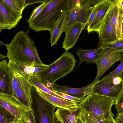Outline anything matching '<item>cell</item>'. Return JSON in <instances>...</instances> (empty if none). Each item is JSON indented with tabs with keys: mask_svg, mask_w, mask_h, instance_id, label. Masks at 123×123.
Returning <instances> with one entry per match:
<instances>
[{
	"mask_svg": "<svg viewBox=\"0 0 123 123\" xmlns=\"http://www.w3.org/2000/svg\"><path fill=\"white\" fill-rule=\"evenodd\" d=\"M31 95V109L33 111L36 123H56L55 112L57 107L41 97L34 87L32 86Z\"/></svg>",
	"mask_w": 123,
	"mask_h": 123,
	"instance_id": "obj_6",
	"label": "cell"
},
{
	"mask_svg": "<svg viewBox=\"0 0 123 123\" xmlns=\"http://www.w3.org/2000/svg\"><path fill=\"white\" fill-rule=\"evenodd\" d=\"M69 0H51L42 12L28 22L29 28L35 32L53 30L62 16L69 12Z\"/></svg>",
	"mask_w": 123,
	"mask_h": 123,
	"instance_id": "obj_3",
	"label": "cell"
},
{
	"mask_svg": "<svg viewBox=\"0 0 123 123\" xmlns=\"http://www.w3.org/2000/svg\"><path fill=\"white\" fill-rule=\"evenodd\" d=\"M86 25L79 22L74 23L66 34L62 43V48L68 51L73 47Z\"/></svg>",
	"mask_w": 123,
	"mask_h": 123,
	"instance_id": "obj_15",
	"label": "cell"
},
{
	"mask_svg": "<svg viewBox=\"0 0 123 123\" xmlns=\"http://www.w3.org/2000/svg\"><path fill=\"white\" fill-rule=\"evenodd\" d=\"M0 55H2V57H0V59L5 58L7 57L6 56L1 55V54H0Z\"/></svg>",
	"mask_w": 123,
	"mask_h": 123,
	"instance_id": "obj_39",
	"label": "cell"
},
{
	"mask_svg": "<svg viewBox=\"0 0 123 123\" xmlns=\"http://www.w3.org/2000/svg\"><path fill=\"white\" fill-rule=\"evenodd\" d=\"M76 62L73 55L66 50L37 77L42 83L52 91L56 81L70 72L74 69Z\"/></svg>",
	"mask_w": 123,
	"mask_h": 123,
	"instance_id": "obj_5",
	"label": "cell"
},
{
	"mask_svg": "<svg viewBox=\"0 0 123 123\" xmlns=\"http://www.w3.org/2000/svg\"><path fill=\"white\" fill-rule=\"evenodd\" d=\"M7 66L12 95L23 105L31 109L32 86L29 78L20 70L18 65L14 62L9 60Z\"/></svg>",
	"mask_w": 123,
	"mask_h": 123,
	"instance_id": "obj_4",
	"label": "cell"
},
{
	"mask_svg": "<svg viewBox=\"0 0 123 123\" xmlns=\"http://www.w3.org/2000/svg\"><path fill=\"white\" fill-rule=\"evenodd\" d=\"M76 123H84L79 115L77 119Z\"/></svg>",
	"mask_w": 123,
	"mask_h": 123,
	"instance_id": "obj_38",
	"label": "cell"
},
{
	"mask_svg": "<svg viewBox=\"0 0 123 123\" xmlns=\"http://www.w3.org/2000/svg\"><path fill=\"white\" fill-rule=\"evenodd\" d=\"M53 91L63 98L74 102L77 105L80 103L83 100L82 99L76 98L61 92L55 91Z\"/></svg>",
	"mask_w": 123,
	"mask_h": 123,
	"instance_id": "obj_31",
	"label": "cell"
},
{
	"mask_svg": "<svg viewBox=\"0 0 123 123\" xmlns=\"http://www.w3.org/2000/svg\"><path fill=\"white\" fill-rule=\"evenodd\" d=\"M123 59V52L120 53L111 49H105L99 57L94 62L97 65V71L92 83L94 84L97 82L113 65Z\"/></svg>",
	"mask_w": 123,
	"mask_h": 123,
	"instance_id": "obj_9",
	"label": "cell"
},
{
	"mask_svg": "<svg viewBox=\"0 0 123 123\" xmlns=\"http://www.w3.org/2000/svg\"><path fill=\"white\" fill-rule=\"evenodd\" d=\"M122 33L123 35V21L122 24Z\"/></svg>",
	"mask_w": 123,
	"mask_h": 123,
	"instance_id": "obj_40",
	"label": "cell"
},
{
	"mask_svg": "<svg viewBox=\"0 0 123 123\" xmlns=\"http://www.w3.org/2000/svg\"><path fill=\"white\" fill-rule=\"evenodd\" d=\"M106 123H116L113 117L106 120Z\"/></svg>",
	"mask_w": 123,
	"mask_h": 123,
	"instance_id": "obj_36",
	"label": "cell"
},
{
	"mask_svg": "<svg viewBox=\"0 0 123 123\" xmlns=\"http://www.w3.org/2000/svg\"><path fill=\"white\" fill-rule=\"evenodd\" d=\"M102 0H87L89 4L92 6L96 5Z\"/></svg>",
	"mask_w": 123,
	"mask_h": 123,
	"instance_id": "obj_34",
	"label": "cell"
},
{
	"mask_svg": "<svg viewBox=\"0 0 123 123\" xmlns=\"http://www.w3.org/2000/svg\"><path fill=\"white\" fill-rule=\"evenodd\" d=\"M112 0H102L100 3L98 10L94 19L90 26L87 28L88 33L92 32L93 29L101 20L107 12Z\"/></svg>",
	"mask_w": 123,
	"mask_h": 123,
	"instance_id": "obj_21",
	"label": "cell"
},
{
	"mask_svg": "<svg viewBox=\"0 0 123 123\" xmlns=\"http://www.w3.org/2000/svg\"><path fill=\"white\" fill-rule=\"evenodd\" d=\"M7 6L22 14L24 9L28 5L37 3V0H2Z\"/></svg>",
	"mask_w": 123,
	"mask_h": 123,
	"instance_id": "obj_22",
	"label": "cell"
},
{
	"mask_svg": "<svg viewBox=\"0 0 123 123\" xmlns=\"http://www.w3.org/2000/svg\"><path fill=\"white\" fill-rule=\"evenodd\" d=\"M22 18V14L12 9L0 0V32L4 29L16 27Z\"/></svg>",
	"mask_w": 123,
	"mask_h": 123,
	"instance_id": "obj_11",
	"label": "cell"
},
{
	"mask_svg": "<svg viewBox=\"0 0 123 123\" xmlns=\"http://www.w3.org/2000/svg\"><path fill=\"white\" fill-rule=\"evenodd\" d=\"M6 60L0 62V93L12 95V92Z\"/></svg>",
	"mask_w": 123,
	"mask_h": 123,
	"instance_id": "obj_19",
	"label": "cell"
},
{
	"mask_svg": "<svg viewBox=\"0 0 123 123\" xmlns=\"http://www.w3.org/2000/svg\"><path fill=\"white\" fill-rule=\"evenodd\" d=\"M20 123H36L35 116L32 109L25 112Z\"/></svg>",
	"mask_w": 123,
	"mask_h": 123,
	"instance_id": "obj_28",
	"label": "cell"
},
{
	"mask_svg": "<svg viewBox=\"0 0 123 123\" xmlns=\"http://www.w3.org/2000/svg\"><path fill=\"white\" fill-rule=\"evenodd\" d=\"M110 20L114 32L117 39L122 38V26L123 12L117 4L116 0H113Z\"/></svg>",
	"mask_w": 123,
	"mask_h": 123,
	"instance_id": "obj_13",
	"label": "cell"
},
{
	"mask_svg": "<svg viewBox=\"0 0 123 123\" xmlns=\"http://www.w3.org/2000/svg\"><path fill=\"white\" fill-rule=\"evenodd\" d=\"M21 122V120L16 118L13 121H12L9 123H20Z\"/></svg>",
	"mask_w": 123,
	"mask_h": 123,
	"instance_id": "obj_37",
	"label": "cell"
},
{
	"mask_svg": "<svg viewBox=\"0 0 123 123\" xmlns=\"http://www.w3.org/2000/svg\"><path fill=\"white\" fill-rule=\"evenodd\" d=\"M112 1L105 14L92 30L98 34L99 44L117 40L111 24L110 16L112 6Z\"/></svg>",
	"mask_w": 123,
	"mask_h": 123,
	"instance_id": "obj_10",
	"label": "cell"
},
{
	"mask_svg": "<svg viewBox=\"0 0 123 123\" xmlns=\"http://www.w3.org/2000/svg\"><path fill=\"white\" fill-rule=\"evenodd\" d=\"M123 72V59L121 61L120 64L113 71L108 75L103 77L101 79L107 80L121 74H122Z\"/></svg>",
	"mask_w": 123,
	"mask_h": 123,
	"instance_id": "obj_29",
	"label": "cell"
},
{
	"mask_svg": "<svg viewBox=\"0 0 123 123\" xmlns=\"http://www.w3.org/2000/svg\"><path fill=\"white\" fill-rule=\"evenodd\" d=\"M67 13L64 14L58 21L55 27L50 32V41L51 46L55 44H57V42L63 32L66 22Z\"/></svg>",
	"mask_w": 123,
	"mask_h": 123,
	"instance_id": "obj_20",
	"label": "cell"
},
{
	"mask_svg": "<svg viewBox=\"0 0 123 123\" xmlns=\"http://www.w3.org/2000/svg\"><path fill=\"white\" fill-rule=\"evenodd\" d=\"M17 118L9 111L0 105V123H9Z\"/></svg>",
	"mask_w": 123,
	"mask_h": 123,
	"instance_id": "obj_26",
	"label": "cell"
},
{
	"mask_svg": "<svg viewBox=\"0 0 123 123\" xmlns=\"http://www.w3.org/2000/svg\"><path fill=\"white\" fill-rule=\"evenodd\" d=\"M102 0L97 4L92 6V10L89 16L87 23V27H88L95 17L98 10L100 2Z\"/></svg>",
	"mask_w": 123,
	"mask_h": 123,
	"instance_id": "obj_32",
	"label": "cell"
},
{
	"mask_svg": "<svg viewBox=\"0 0 123 123\" xmlns=\"http://www.w3.org/2000/svg\"><path fill=\"white\" fill-rule=\"evenodd\" d=\"M69 12L67 13L63 31L66 34L75 23L86 25L92 9L87 0H69Z\"/></svg>",
	"mask_w": 123,
	"mask_h": 123,
	"instance_id": "obj_7",
	"label": "cell"
},
{
	"mask_svg": "<svg viewBox=\"0 0 123 123\" xmlns=\"http://www.w3.org/2000/svg\"><path fill=\"white\" fill-rule=\"evenodd\" d=\"M93 85L92 83L84 87L75 88L67 86L59 85L55 83L52 91L61 92L83 99L90 93Z\"/></svg>",
	"mask_w": 123,
	"mask_h": 123,
	"instance_id": "obj_14",
	"label": "cell"
},
{
	"mask_svg": "<svg viewBox=\"0 0 123 123\" xmlns=\"http://www.w3.org/2000/svg\"><path fill=\"white\" fill-rule=\"evenodd\" d=\"M115 100L91 92L77 105L79 115L84 123H97L113 117L111 111Z\"/></svg>",
	"mask_w": 123,
	"mask_h": 123,
	"instance_id": "obj_2",
	"label": "cell"
},
{
	"mask_svg": "<svg viewBox=\"0 0 123 123\" xmlns=\"http://www.w3.org/2000/svg\"><path fill=\"white\" fill-rule=\"evenodd\" d=\"M29 30L19 31L9 43H3L0 41V43L6 48V56L9 60L18 65H44L39 57L33 39L29 36Z\"/></svg>",
	"mask_w": 123,
	"mask_h": 123,
	"instance_id": "obj_1",
	"label": "cell"
},
{
	"mask_svg": "<svg viewBox=\"0 0 123 123\" xmlns=\"http://www.w3.org/2000/svg\"><path fill=\"white\" fill-rule=\"evenodd\" d=\"M0 105L21 120L23 116L29 109L23 105L12 95L0 93Z\"/></svg>",
	"mask_w": 123,
	"mask_h": 123,
	"instance_id": "obj_12",
	"label": "cell"
},
{
	"mask_svg": "<svg viewBox=\"0 0 123 123\" xmlns=\"http://www.w3.org/2000/svg\"><path fill=\"white\" fill-rule=\"evenodd\" d=\"M99 47L104 49H109L121 53L123 52V38L99 44Z\"/></svg>",
	"mask_w": 123,
	"mask_h": 123,
	"instance_id": "obj_24",
	"label": "cell"
},
{
	"mask_svg": "<svg viewBox=\"0 0 123 123\" xmlns=\"http://www.w3.org/2000/svg\"><path fill=\"white\" fill-rule=\"evenodd\" d=\"M122 74L107 80L101 79L92 83L91 92L116 100L123 91Z\"/></svg>",
	"mask_w": 123,
	"mask_h": 123,
	"instance_id": "obj_8",
	"label": "cell"
},
{
	"mask_svg": "<svg viewBox=\"0 0 123 123\" xmlns=\"http://www.w3.org/2000/svg\"><path fill=\"white\" fill-rule=\"evenodd\" d=\"M116 2L123 12V0H116Z\"/></svg>",
	"mask_w": 123,
	"mask_h": 123,
	"instance_id": "obj_35",
	"label": "cell"
},
{
	"mask_svg": "<svg viewBox=\"0 0 123 123\" xmlns=\"http://www.w3.org/2000/svg\"><path fill=\"white\" fill-rule=\"evenodd\" d=\"M122 38H123V36Z\"/></svg>",
	"mask_w": 123,
	"mask_h": 123,
	"instance_id": "obj_41",
	"label": "cell"
},
{
	"mask_svg": "<svg viewBox=\"0 0 123 123\" xmlns=\"http://www.w3.org/2000/svg\"><path fill=\"white\" fill-rule=\"evenodd\" d=\"M115 105L117 114H123V91L115 100Z\"/></svg>",
	"mask_w": 123,
	"mask_h": 123,
	"instance_id": "obj_30",
	"label": "cell"
},
{
	"mask_svg": "<svg viewBox=\"0 0 123 123\" xmlns=\"http://www.w3.org/2000/svg\"><path fill=\"white\" fill-rule=\"evenodd\" d=\"M104 49L99 47L94 49L84 50L80 47L76 50V54L80 60L79 63L77 66V69L83 61L89 64H92L97 59L101 54Z\"/></svg>",
	"mask_w": 123,
	"mask_h": 123,
	"instance_id": "obj_18",
	"label": "cell"
},
{
	"mask_svg": "<svg viewBox=\"0 0 123 123\" xmlns=\"http://www.w3.org/2000/svg\"><path fill=\"white\" fill-rule=\"evenodd\" d=\"M20 70L27 77L37 76L46 69L49 65L41 66L18 65Z\"/></svg>",
	"mask_w": 123,
	"mask_h": 123,
	"instance_id": "obj_23",
	"label": "cell"
},
{
	"mask_svg": "<svg viewBox=\"0 0 123 123\" xmlns=\"http://www.w3.org/2000/svg\"><path fill=\"white\" fill-rule=\"evenodd\" d=\"M115 119L116 123H123V114H117Z\"/></svg>",
	"mask_w": 123,
	"mask_h": 123,
	"instance_id": "obj_33",
	"label": "cell"
},
{
	"mask_svg": "<svg viewBox=\"0 0 123 123\" xmlns=\"http://www.w3.org/2000/svg\"><path fill=\"white\" fill-rule=\"evenodd\" d=\"M51 0H46L40 5L35 7L32 12L30 17L27 21L29 22L33 20L39 14L49 3Z\"/></svg>",
	"mask_w": 123,
	"mask_h": 123,
	"instance_id": "obj_27",
	"label": "cell"
},
{
	"mask_svg": "<svg viewBox=\"0 0 123 123\" xmlns=\"http://www.w3.org/2000/svg\"><path fill=\"white\" fill-rule=\"evenodd\" d=\"M78 106L68 109L57 108L55 116L60 123H76L79 116Z\"/></svg>",
	"mask_w": 123,
	"mask_h": 123,
	"instance_id": "obj_16",
	"label": "cell"
},
{
	"mask_svg": "<svg viewBox=\"0 0 123 123\" xmlns=\"http://www.w3.org/2000/svg\"><path fill=\"white\" fill-rule=\"evenodd\" d=\"M29 80L32 86L37 87L42 91L50 94L63 98L48 88L42 83L37 77L34 76L29 77Z\"/></svg>",
	"mask_w": 123,
	"mask_h": 123,
	"instance_id": "obj_25",
	"label": "cell"
},
{
	"mask_svg": "<svg viewBox=\"0 0 123 123\" xmlns=\"http://www.w3.org/2000/svg\"><path fill=\"white\" fill-rule=\"evenodd\" d=\"M35 87L41 97L57 108L68 109L78 106L77 104L74 102L50 94Z\"/></svg>",
	"mask_w": 123,
	"mask_h": 123,
	"instance_id": "obj_17",
	"label": "cell"
}]
</instances>
